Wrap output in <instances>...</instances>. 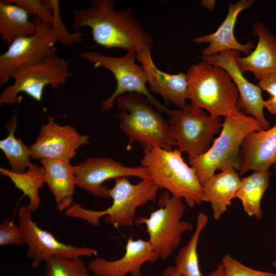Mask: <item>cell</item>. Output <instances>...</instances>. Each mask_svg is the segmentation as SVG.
<instances>
[{
    "instance_id": "obj_1",
    "label": "cell",
    "mask_w": 276,
    "mask_h": 276,
    "mask_svg": "<svg viewBox=\"0 0 276 276\" xmlns=\"http://www.w3.org/2000/svg\"><path fill=\"white\" fill-rule=\"evenodd\" d=\"M114 5L113 0H93L88 8L73 10V30L89 27L94 41L107 49L136 54L152 48V36L133 16L131 10H116Z\"/></svg>"
},
{
    "instance_id": "obj_2",
    "label": "cell",
    "mask_w": 276,
    "mask_h": 276,
    "mask_svg": "<svg viewBox=\"0 0 276 276\" xmlns=\"http://www.w3.org/2000/svg\"><path fill=\"white\" fill-rule=\"evenodd\" d=\"M219 136L203 154L189 160L196 170L201 184L215 174L233 168L239 171L241 163L240 149L249 133L264 130L260 122L240 110L224 117Z\"/></svg>"
},
{
    "instance_id": "obj_3",
    "label": "cell",
    "mask_w": 276,
    "mask_h": 276,
    "mask_svg": "<svg viewBox=\"0 0 276 276\" xmlns=\"http://www.w3.org/2000/svg\"><path fill=\"white\" fill-rule=\"evenodd\" d=\"M178 149L144 148L141 166L146 167L152 180L172 195L183 199L190 208L202 201V187L195 169L184 160Z\"/></svg>"
},
{
    "instance_id": "obj_4",
    "label": "cell",
    "mask_w": 276,
    "mask_h": 276,
    "mask_svg": "<svg viewBox=\"0 0 276 276\" xmlns=\"http://www.w3.org/2000/svg\"><path fill=\"white\" fill-rule=\"evenodd\" d=\"M115 102L120 110L119 126L129 139L126 149H130L134 141L144 148L155 146L171 149L176 146L168 122L144 96L129 93L119 97Z\"/></svg>"
},
{
    "instance_id": "obj_5",
    "label": "cell",
    "mask_w": 276,
    "mask_h": 276,
    "mask_svg": "<svg viewBox=\"0 0 276 276\" xmlns=\"http://www.w3.org/2000/svg\"><path fill=\"white\" fill-rule=\"evenodd\" d=\"M186 74L188 99L194 105L218 118L240 110L237 88L223 69L202 60L192 64Z\"/></svg>"
},
{
    "instance_id": "obj_6",
    "label": "cell",
    "mask_w": 276,
    "mask_h": 276,
    "mask_svg": "<svg viewBox=\"0 0 276 276\" xmlns=\"http://www.w3.org/2000/svg\"><path fill=\"white\" fill-rule=\"evenodd\" d=\"M114 180L112 188L103 186L101 196L111 198V206L102 211L87 210L86 220L90 225L99 226L100 218L105 216V221L116 227L131 226L135 223L137 208L157 197L159 188L151 178L143 179L135 185L127 177Z\"/></svg>"
},
{
    "instance_id": "obj_7",
    "label": "cell",
    "mask_w": 276,
    "mask_h": 276,
    "mask_svg": "<svg viewBox=\"0 0 276 276\" xmlns=\"http://www.w3.org/2000/svg\"><path fill=\"white\" fill-rule=\"evenodd\" d=\"M159 208L148 218H136L137 225L144 224L150 243L165 261L179 246L182 235L193 228L189 221L182 220L187 209L183 199L172 195L168 191L158 198Z\"/></svg>"
},
{
    "instance_id": "obj_8",
    "label": "cell",
    "mask_w": 276,
    "mask_h": 276,
    "mask_svg": "<svg viewBox=\"0 0 276 276\" xmlns=\"http://www.w3.org/2000/svg\"><path fill=\"white\" fill-rule=\"evenodd\" d=\"M73 74L67 61L57 54L38 63L20 66L12 75L13 84L6 87L1 93L0 105L19 103L20 93L40 102L46 86L58 89Z\"/></svg>"
},
{
    "instance_id": "obj_9",
    "label": "cell",
    "mask_w": 276,
    "mask_h": 276,
    "mask_svg": "<svg viewBox=\"0 0 276 276\" xmlns=\"http://www.w3.org/2000/svg\"><path fill=\"white\" fill-rule=\"evenodd\" d=\"M168 124L178 149L191 159L204 153L221 131L220 118L208 114L192 103L168 113Z\"/></svg>"
},
{
    "instance_id": "obj_10",
    "label": "cell",
    "mask_w": 276,
    "mask_h": 276,
    "mask_svg": "<svg viewBox=\"0 0 276 276\" xmlns=\"http://www.w3.org/2000/svg\"><path fill=\"white\" fill-rule=\"evenodd\" d=\"M80 57L93 63L95 67H102L109 71L116 79L117 86L115 90L102 102V110H110L119 97L129 93H135L144 96L159 112L168 114L171 110L159 102L148 89L146 75L142 66L135 62L136 53L126 52L122 57H114L96 51H84L80 54Z\"/></svg>"
},
{
    "instance_id": "obj_11",
    "label": "cell",
    "mask_w": 276,
    "mask_h": 276,
    "mask_svg": "<svg viewBox=\"0 0 276 276\" xmlns=\"http://www.w3.org/2000/svg\"><path fill=\"white\" fill-rule=\"evenodd\" d=\"M37 30L33 35L18 38L0 55V85L4 86L19 67L38 63L56 54L57 33L50 24L34 18Z\"/></svg>"
},
{
    "instance_id": "obj_12",
    "label": "cell",
    "mask_w": 276,
    "mask_h": 276,
    "mask_svg": "<svg viewBox=\"0 0 276 276\" xmlns=\"http://www.w3.org/2000/svg\"><path fill=\"white\" fill-rule=\"evenodd\" d=\"M29 205L20 206L18 211V225L28 245L27 257L32 260L31 266L38 268L43 262L54 256L74 259L82 257H97L96 249L66 244L58 240L50 232L41 229L32 218Z\"/></svg>"
},
{
    "instance_id": "obj_13",
    "label": "cell",
    "mask_w": 276,
    "mask_h": 276,
    "mask_svg": "<svg viewBox=\"0 0 276 276\" xmlns=\"http://www.w3.org/2000/svg\"><path fill=\"white\" fill-rule=\"evenodd\" d=\"M88 139V135L80 134L68 125H60L49 116L35 141L29 146L31 158L70 162L81 146L90 143Z\"/></svg>"
},
{
    "instance_id": "obj_14",
    "label": "cell",
    "mask_w": 276,
    "mask_h": 276,
    "mask_svg": "<svg viewBox=\"0 0 276 276\" xmlns=\"http://www.w3.org/2000/svg\"><path fill=\"white\" fill-rule=\"evenodd\" d=\"M76 186L101 197L103 183L108 179L135 176L151 178L148 169L143 166L129 167L109 157H88L73 166Z\"/></svg>"
},
{
    "instance_id": "obj_15",
    "label": "cell",
    "mask_w": 276,
    "mask_h": 276,
    "mask_svg": "<svg viewBox=\"0 0 276 276\" xmlns=\"http://www.w3.org/2000/svg\"><path fill=\"white\" fill-rule=\"evenodd\" d=\"M240 53L235 50H226L201 58L202 60L223 69L229 75L238 91V108L244 109L245 114L255 118L264 130L268 129L270 124L264 114L265 100L262 96V89L258 85L249 82L238 67L236 59L240 56Z\"/></svg>"
},
{
    "instance_id": "obj_16",
    "label": "cell",
    "mask_w": 276,
    "mask_h": 276,
    "mask_svg": "<svg viewBox=\"0 0 276 276\" xmlns=\"http://www.w3.org/2000/svg\"><path fill=\"white\" fill-rule=\"evenodd\" d=\"M159 256L149 240H127L125 252L121 258L108 261L95 257L88 264L89 270L97 276H142L141 268L146 262L157 261Z\"/></svg>"
},
{
    "instance_id": "obj_17",
    "label": "cell",
    "mask_w": 276,
    "mask_h": 276,
    "mask_svg": "<svg viewBox=\"0 0 276 276\" xmlns=\"http://www.w3.org/2000/svg\"><path fill=\"white\" fill-rule=\"evenodd\" d=\"M136 58L146 75L150 92L159 95L166 103H171L178 108L187 104L188 83L185 73L171 74L160 71L153 61L151 48L136 53Z\"/></svg>"
},
{
    "instance_id": "obj_18",
    "label": "cell",
    "mask_w": 276,
    "mask_h": 276,
    "mask_svg": "<svg viewBox=\"0 0 276 276\" xmlns=\"http://www.w3.org/2000/svg\"><path fill=\"white\" fill-rule=\"evenodd\" d=\"M253 0H239L234 4L229 3L228 13L225 19L214 33L197 37L191 40L198 44L209 43L202 52L201 57L212 56L226 50H235L248 55L255 45L250 41L243 44L239 42L234 34V28L239 14L252 6Z\"/></svg>"
},
{
    "instance_id": "obj_19",
    "label": "cell",
    "mask_w": 276,
    "mask_h": 276,
    "mask_svg": "<svg viewBox=\"0 0 276 276\" xmlns=\"http://www.w3.org/2000/svg\"><path fill=\"white\" fill-rule=\"evenodd\" d=\"M253 35L258 41L255 49L245 57H238L236 62L243 73H252L259 81L276 74V36L261 22L252 26Z\"/></svg>"
},
{
    "instance_id": "obj_20",
    "label": "cell",
    "mask_w": 276,
    "mask_h": 276,
    "mask_svg": "<svg viewBox=\"0 0 276 276\" xmlns=\"http://www.w3.org/2000/svg\"><path fill=\"white\" fill-rule=\"evenodd\" d=\"M240 150L239 175L249 170H269L271 165L276 164V124L268 129L248 134Z\"/></svg>"
},
{
    "instance_id": "obj_21",
    "label": "cell",
    "mask_w": 276,
    "mask_h": 276,
    "mask_svg": "<svg viewBox=\"0 0 276 276\" xmlns=\"http://www.w3.org/2000/svg\"><path fill=\"white\" fill-rule=\"evenodd\" d=\"M237 171L233 168L221 171L201 184L202 201L210 203L215 220L220 219L236 198L241 182Z\"/></svg>"
},
{
    "instance_id": "obj_22",
    "label": "cell",
    "mask_w": 276,
    "mask_h": 276,
    "mask_svg": "<svg viewBox=\"0 0 276 276\" xmlns=\"http://www.w3.org/2000/svg\"><path fill=\"white\" fill-rule=\"evenodd\" d=\"M45 173V183L54 196L56 209L62 212L74 202L76 179L70 162L62 160H40Z\"/></svg>"
},
{
    "instance_id": "obj_23",
    "label": "cell",
    "mask_w": 276,
    "mask_h": 276,
    "mask_svg": "<svg viewBox=\"0 0 276 276\" xmlns=\"http://www.w3.org/2000/svg\"><path fill=\"white\" fill-rule=\"evenodd\" d=\"M22 8L10 2L0 1V34L1 40L9 45L16 39L34 34L37 30L34 20Z\"/></svg>"
},
{
    "instance_id": "obj_24",
    "label": "cell",
    "mask_w": 276,
    "mask_h": 276,
    "mask_svg": "<svg viewBox=\"0 0 276 276\" xmlns=\"http://www.w3.org/2000/svg\"><path fill=\"white\" fill-rule=\"evenodd\" d=\"M271 172L269 170L254 171L242 179L236 198L241 202L244 211L257 220L262 218V197L269 185Z\"/></svg>"
},
{
    "instance_id": "obj_25",
    "label": "cell",
    "mask_w": 276,
    "mask_h": 276,
    "mask_svg": "<svg viewBox=\"0 0 276 276\" xmlns=\"http://www.w3.org/2000/svg\"><path fill=\"white\" fill-rule=\"evenodd\" d=\"M0 173L8 177L16 188L29 197V205L32 212L39 208L41 199L38 191L43 187L46 180L45 170L42 166L33 164L23 173H15L1 167Z\"/></svg>"
},
{
    "instance_id": "obj_26",
    "label": "cell",
    "mask_w": 276,
    "mask_h": 276,
    "mask_svg": "<svg viewBox=\"0 0 276 276\" xmlns=\"http://www.w3.org/2000/svg\"><path fill=\"white\" fill-rule=\"evenodd\" d=\"M17 125V117L15 114L6 125L8 132V136L0 141V148L4 153L11 167V171L15 173H23L32 166L29 146L15 136Z\"/></svg>"
},
{
    "instance_id": "obj_27",
    "label": "cell",
    "mask_w": 276,
    "mask_h": 276,
    "mask_svg": "<svg viewBox=\"0 0 276 276\" xmlns=\"http://www.w3.org/2000/svg\"><path fill=\"white\" fill-rule=\"evenodd\" d=\"M208 221L207 215L200 212L195 231L189 242L180 248L175 257L174 267L182 276H203L199 267L197 249L200 234Z\"/></svg>"
},
{
    "instance_id": "obj_28",
    "label": "cell",
    "mask_w": 276,
    "mask_h": 276,
    "mask_svg": "<svg viewBox=\"0 0 276 276\" xmlns=\"http://www.w3.org/2000/svg\"><path fill=\"white\" fill-rule=\"evenodd\" d=\"M44 262L43 276H89L88 266L80 258L54 256Z\"/></svg>"
},
{
    "instance_id": "obj_29",
    "label": "cell",
    "mask_w": 276,
    "mask_h": 276,
    "mask_svg": "<svg viewBox=\"0 0 276 276\" xmlns=\"http://www.w3.org/2000/svg\"><path fill=\"white\" fill-rule=\"evenodd\" d=\"M43 1L52 10L54 19L51 25L57 33L58 42L66 46H71L81 42L83 37L81 32L77 31L76 33H71L64 26L60 15L59 1L58 0Z\"/></svg>"
},
{
    "instance_id": "obj_30",
    "label": "cell",
    "mask_w": 276,
    "mask_h": 276,
    "mask_svg": "<svg viewBox=\"0 0 276 276\" xmlns=\"http://www.w3.org/2000/svg\"><path fill=\"white\" fill-rule=\"evenodd\" d=\"M226 276H276V273L251 268L233 258L225 254L222 259Z\"/></svg>"
},
{
    "instance_id": "obj_31",
    "label": "cell",
    "mask_w": 276,
    "mask_h": 276,
    "mask_svg": "<svg viewBox=\"0 0 276 276\" xmlns=\"http://www.w3.org/2000/svg\"><path fill=\"white\" fill-rule=\"evenodd\" d=\"M24 9L30 15L40 19L42 22L51 24L54 15L51 7L43 1L40 0H10Z\"/></svg>"
},
{
    "instance_id": "obj_32",
    "label": "cell",
    "mask_w": 276,
    "mask_h": 276,
    "mask_svg": "<svg viewBox=\"0 0 276 276\" xmlns=\"http://www.w3.org/2000/svg\"><path fill=\"white\" fill-rule=\"evenodd\" d=\"M25 244L24 235L19 225L8 218H5L0 224V246H20Z\"/></svg>"
},
{
    "instance_id": "obj_33",
    "label": "cell",
    "mask_w": 276,
    "mask_h": 276,
    "mask_svg": "<svg viewBox=\"0 0 276 276\" xmlns=\"http://www.w3.org/2000/svg\"><path fill=\"white\" fill-rule=\"evenodd\" d=\"M258 85L270 96L264 101V107L270 113L276 114V74L263 79L259 82Z\"/></svg>"
},
{
    "instance_id": "obj_34",
    "label": "cell",
    "mask_w": 276,
    "mask_h": 276,
    "mask_svg": "<svg viewBox=\"0 0 276 276\" xmlns=\"http://www.w3.org/2000/svg\"><path fill=\"white\" fill-rule=\"evenodd\" d=\"M207 276H226L222 264H218L216 268Z\"/></svg>"
},
{
    "instance_id": "obj_35",
    "label": "cell",
    "mask_w": 276,
    "mask_h": 276,
    "mask_svg": "<svg viewBox=\"0 0 276 276\" xmlns=\"http://www.w3.org/2000/svg\"><path fill=\"white\" fill-rule=\"evenodd\" d=\"M162 276H182L178 273L174 266H169L166 267L163 272Z\"/></svg>"
},
{
    "instance_id": "obj_36",
    "label": "cell",
    "mask_w": 276,
    "mask_h": 276,
    "mask_svg": "<svg viewBox=\"0 0 276 276\" xmlns=\"http://www.w3.org/2000/svg\"><path fill=\"white\" fill-rule=\"evenodd\" d=\"M216 1L214 0H202L200 1V4L202 7L208 9L209 11H212L216 5Z\"/></svg>"
},
{
    "instance_id": "obj_37",
    "label": "cell",
    "mask_w": 276,
    "mask_h": 276,
    "mask_svg": "<svg viewBox=\"0 0 276 276\" xmlns=\"http://www.w3.org/2000/svg\"><path fill=\"white\" fill-rule=\"evenodd\" d=\"M272 265L273 267L276 268V260L272 263Z\"/></svg>"
},
{
    "instance_id": "obj_38",
    "label": "cell",
    "mask_w": 276,
    "mask_h": 276,
    "mask_svg": "<svg viewBox=\"0 0 276 276\" xmlns=\"http://www.w3.org/2000/svg\"><path fill=\"white\" fill-rule=\"evenodd\" d=\"M275 165V167H276V164Z\"/></svg>"
}]
</instances>
